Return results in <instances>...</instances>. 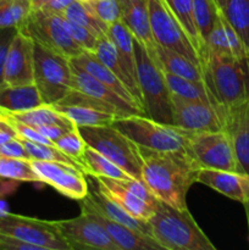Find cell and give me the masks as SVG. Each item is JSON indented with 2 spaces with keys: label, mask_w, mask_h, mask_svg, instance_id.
Here are the masks:
<instances>
[{
  "label": "cell",
  "mask_w": 249,
  "mask_h": 250,
  "mask_svg": "<svg viewBox=\"0 0 249 250\" xmlns=\"http://www.w3.org/2000/svg\"><path fill=\"white\" fill-rule=\"evenodd\" d=\"M121 21L136 41L143 44L148 53L155 58L156 43L149 21L148 0H120Z\"/></svg>",
  "instance_id": "22"
},
{
  "label": "cell",
  "mask_w": 249,
  "mask_h": 250,
  "mask_svg": "<svg viewBox=\"0 0 249 250\" xmlns=\"http://www.w3.org/2000/svg\"><path fill=\"white\" fill-rule=\"evenodd\" d=\"M197 182L242 204L249 202V173L202 167L198 171Z\"/></svg>",
  "instance_id": "19"
},
{
  "label": "cell",
  "mask_w": 249,
  "mask_h": 250,
  "mask_svg": "<svg viewBox=\"0 0 249 250\" xmlns=\"http://www.w3.org/2000/svg\"><path fill=\"white\" fill-rule=\"evenodd\" d=\"M87 146L116 164L132 178L143 182L141 149L112 125L77 127Z\"/></svg>",
  "instance_id": "6"
},
{
  "label": "cell",
  "mask_w": 249,
  "mask_h": 250,
  "mask_svg": "<svg viewBox=\"0 0 249 250\" xmlns=\"http://www.w3.org/2000/svg\"><path fill=\"white\" fill-rule=\"evenodd\" d=\"M225 129L231 136L239 171L249 173V102L227 111Z\"/></svg>",
  "instance_id": "24"
},
{
  "label": "cell",
  "mask_w": 249,
  "mask_h": 250,
  "mask_svg": "<svg viewBox=\"0 0 249 250\" xmlns=\"http://www.w3.org/2000/svg\"><path fill=\"white\" fill-rule=\"evenodd\" d=\"M31 164L42 183L53 187L60 194L70 199L82 200L89 193L84 171L81 168L63 163L36 159H31Z\"/></svg>",
  "instance_id": "15"
},
{
  "label": "cell",
  "mask_w": 249,
  "mask_h": 250,
  "mask_svg": "<svg viewBox=\"0 0 249 250\" xmlns=\"http://www.w3.org/2000/svg\"><path fill=\"white\" fill-rule=\"evenodd\" d=\"M33 66L34 85L43 104H55L73 89L70 59L34 43Z\"/></svg>",
  "instance_id": "7"
},
{
  "label": "cell",
  "mask_w": 249,
  "mask_h": 250,
  "mask_svg": "<svg viewBox=\"0 0 249 250\" xmlns=\"http://www.w3.org/2000/svg\"><path fill=\"white\" fill-rule=\"evenodd\" d=\"M215 2H216L217 7H219V9L222 11V9H224V5H225V2H226V0H215Z\"/></svg>",
  "instance_id": "51"
},
{
  "label": "cell",
  "mask_w": 249,
  "mask_h": 250,
  "mask_svg": "<svg viewBox=\"0 0 249 250\" xmlns=\"http://www.w3.org/2000/svg\"><path fill=\"white\" fill-rule=\"evenodd\" d=\"M220 11L221 10L217 7L215 0H193V14L203 46L208 34L216 22Z\"/></svg>",
  "instance_id": "38"
},
{
  "label": "cell",
  "mask_w": 249,
  "mask_h": 250,
  "mask_svg": "<svg viewBox=\"0 0 249 250\" xmlns=\"http://www.w3.org/2000/svg\"><path fill=\"white\" fill-rule=\"evenodd\" d=\"M0 155L9 156V158H20V159H31L27 154L26 148L22 144L20 137L10 139L6 143L0 146Z\"/></svg>",
  "instance_id": "45"
},
{
  "label": "cell",
  "mask_w": 249,
  "mask_h": 250,
  "mask_svg": "<svg viewBox=\"0 0 249 250\" xmlns=\"http://www.w3.org/2000/svg\"><path fill=\"white\" fill-rule=\"evenodd\" d=\"M165 77L168 85V89H170L171 94L172 95L186 98V99L204 100V102L211 103L215 106H217L216 103L212 99L211 94H210L209 89H208V87L205 85L204 81L187 80V78L180 77V76L172 75V73L168 72H165ZM222 111H224V110H222ZM225 114H226V112H225Z\"/></svg>",
  "instance_id": "31"
},
{
  "label": "cell",
  "mask_w": 249,
  "mask_h": 250,
  "mask_svg": "<svg viewBox=\"0 0 249 250\" xmlns=\"http://www.w3.org/2000/svg\"><path fill=\"white\" fill-rule=\"evenodd\" d=\"M71 70H72L73 88L105 103V104L111 105L112 107L116 109L119 117L128 116V115L133 114H143L138 107L120 97L114 90L103 84L97 78L90 76L87 71L83 70L73 61H71Z\"/></svg>",
  "instance_id": "20"
},
{
  "label": "cell",
  "mask_w": 249,
  "mask_h": 250,
  "mask_svg": "<svg viewBox=\"0 0 249 250\" xmlns=\"http://www.w3.org/2000/svg\"><path fill=\"white\" fill-rule=\"evenodd\" d=\"M63 23H65L71 38H72L83 50L94 53L99 38H97L92 32H89L87 28L81 26V24L76 23V22L73 21H70V20L65 19V17H63Z\"/></svg>",
  "instance_id": "42"
},
{
  "label": "cell",
  "mask_w": 249,
  "mask_h": 250,
  "mask_svg": "<svg viewBox=\"0 0 249 250\" xmlns=\"http://www.w3.org/2000/svg\"><path fill=\"white\" fill-rule=\"evenodd\" d=\"M54 144H55L56 148L60 149L62 153H65L68 158L75 160L83 168V155H84V149L87 146V143L81 136L77 127L63 133L60 138L54 142Z\"/></svg>",
  "instance_id": "40"
},
{
  "label": "cell",
  "mask_w": 249,
  "mask_h": 250,
  "mask_svg": "<svg viewBox=\"0 0 249 250\" xmlns=\"http://www.w3.org/2000/svg\"><path fill=\"white\" fill-rule=\"evenodd\" d=\"M141 149L143 182L161 203L178 210L187 208V193L197 182L200 165L187 150Z\"/></svg>",
  "instance_id": "1"
},
{
  "label": "cell",
  "mask_w": 249,
  "mask_h": 250,
  "mask_svg": "<svg viewBox=\"0 0 249 250\" xmlns=\"http://www.w3.org/2000/svg\"><path fill=\"white\" fill-rule=\"evenodd\" d=\"M19 29L27 34L33 43L70 60L84 51L71 38L63 23L62 15L53 14L42 9L33 10Z\"/></svg>",
  "instance_id": "8"
},
{
  "label": "cell",
  "mask_w": 249,
  "mask_h": 250,
  "mask_svg": "<svg viewBox=\"0 0 249 250\" xmlns=\"http://www.w3.org/2000/svg\"><path fill=\"white\" fill-rule=\"evenodd\" d=\"M200 62L205 85L220 109L227 114L249 102V56L233 58L205 51Z\"/></svg>",
  "instance_id": "2"
},
{
  "label": "cell",
  "mask_w": 249,
  "mask_h": 250,
  "mask_svg": "<svg viewBox=\"0 0 249 250\" xmlns=\"http://www.w3.org/2000/svg\"><path fill=\"white\" fill-rule=\"evenodd\" d=\"M46 1H48V0H31L32 9H33V10L42 9V7H43V5L45 4Z\"/></svg>",
  "instance_id": "50"
},
{
  "label": "cell",
  "mask_w": 249,
  "mask_h": 250,
  "mask_svg": "<svg viewBox=\"0 0 249 250\" xmlns=\"http://www.w3.org/2000/svg\"><path fill=\"white\" fill-rule=\"evenodd\" d=\"M148 11L151 34L155 43L182 54L202 67L199 53L164 0H148Z\"/></svg>",
  "instance_id": "10"
},
{
  "label": "cell",
  "mask_w": 249,
  "mask_h": 250,
  "mask_svg": "<svg viewBox=\"0 0 249 250\" xmlns=\"http://www.w3.org/2000/svg\"><path fill=\"white\" fill-rule=\"evenodd\" d=\"M0 250H44L43 248L27 242L20 241L14 237L0 234Z\"/></svg>",
  "instance_id": "46"
},
{
  "label": "cell",
  "mask_w": 249,
  "mask_h": 250,
  "mask_svg": "<svg viewBox=\"0 0 249 250\" xmlns=\"http://www.w3.org/2000/svg\"><path fill=\"white\" fill-rule=\"evenodd\" d=\"M94 178L97 182L95 185L103 193H105L110 199L120 205L127 214L136 217L137 220L149 221L155 212L158 204H151L134 194L131 188L128 187V183H127L128 180H117V178L110 177Z\"/></svg>",
  "instance_id": "17"
},
{
  "label": "cell",
  "mask_w": 249,
  "mask_h": 250,
  "mask_svg": "<svg viewBox=\"0 0 249 250\" xmlns=\"http://www.w3.org/2000/svg\"><path fill=\"white\" fill-rule=\"evenodd\" d=\"M17 28H4L0 29V84L4 82V72H5V63H6L7 51H9L10 44H11L12 38Z\"/></svg>",
  "instance_id": "44"
},
{
  "label": "cell",
  "mask_w": 249,
  "mask_h": 250,
  "mask_svg": "<svg viewBox=\"0 0 249 250\" xmlns=\"http://www.w3.org/2000/svg\"><path fill=\"white\" fill-rule=\"evenodd\" d=\"M151 237L165 250H216L189 210L159 202L149 220Z\"/></svg>",
  "instance_id": "3"
},
{
  "label": "cell",
  "mask_w": 249,
  "mask_h": 250,
  "mask_svg": "<svg viewBox=\"0 0 249 250\" xmlns=\"http://www.w3.org/2000/svg\"><path fill=\"white\" fill-rule=\"evenodd\" d=\"M164 2L187 32L199 55H202L204 46H203L197 24H195L194 14H193V0H164Z\"/></svg>",
  "instance_id": "33"
},
{
  "label": "cell",
  "mask_w": 249,
  "mask_h": 250,
  "mask_svg": "<svg viewBox=\"0 0 249 250\" xmlns=\"http://www.w3.org/2000/svg\"><path fill=\"white\" fill-rule=\"evenodd\" d=\"M107 36L115 44L117 54H119L120 61L124 67V73L131 84L132 95L139 106L143 110V102H142L141 90H139L138 80H137V62H136V53H134V37L128 31L126 26L122 23V21L115 22L110 24L109 33ZM144 112V111H143Z\"/></svg>",
  "instance_id": "23"
},
{
  "label": "cell",
  "mask_w": 249,
  "mask_h": 250,
  "mask_svg": "<svg viewBox=\"0 0 249 250\" xmlns=\"http://www.w3.org/2000/svg\"><path fill=\"white\" fill-rule=\"evenodd\" d=\"M205 51H210L217 55L233 56V58L249 56V49L247 48L243 39L239 37L236 29L227 21L222 11H220L214 27L205 39L202 55Z\"/></svg>",
  "instance_id": "21"
},
{
  "label": "cell",
  "mask_w": 249,
  "mask_h": 250,
  "mask_svg": "<svg viewBox=\"0 0 249 250\" xmlns=\"http://www.w3.org/2000/svg\"><path fill=\"white\" fill-rule=\"evenodd\" d=\"M76 0H48L45 4L43 5L42 10H45L48 12H53V14L62 15L65 10L72 4Z\"/></svg>",
  "instance_id": "48"
},
{
  "label": "cell",
  "mask_w": 249,
  "mask_h": 250,
  "mask_svg": "<svg viewBox=\"0 0 249 250\" xmlns=\"http://www.w3.org/2000/svg\"><path fill=\"white\" fill-rule=\"evenodd\" d=\"M134 53L144 115L161 124L172 125V94L166 82L165 71L158 59L151 56L145 46L136 39Z\"/></svg>",
  "instance_id": "4"
},
{
  "label": "cell",
  "mask_w": 249,
  "mask_h": 250,
  "mask_svg": "<svg viewBox=\"0 0 249 250\" xmlns=\"http://www.w3.org/2000/svg\"><path fill=\"white\" fill-rule=\"evenodd\" d=\"M6 119H7V121H9V124L12 126V128L17 132L19 137H21V138L28 139V141H32V142H37V143L55 146V144H54V142H51L50 139H48L46 137H44L43 134L39 133V132L37 131L34 127H31V126H28V125L22 124V122L16 121V120L9 119V117H6Z\"/></svg>",
  "instance_id": "43"
},
{
  "label": "cell",
  "mask_w": 249,
  "mask_h": 250,
  "mask_svg": "<svg viewBox=\"0 0 249 250\" xmlns=\"http://www.w3.org/2000/svg\"><path fill=\"white\" fill-rule=\"evenodd\" d=\"M15 137H19V134H17V132L12 128V126L7 121V124L2 128H0V146H2L7 141L15 138Z\"/></svg>",
  "instance_id": "49"
},
{
  "label": "cell",
  "mask_w": 249,
  "mask_h": 250,
  "mask_svg": "<svg viewBox=\"0 0 249 250\" xmlns=\"http://www.w3.org/2000/svg\"><path fill=\"white\" fill-rule=\"evenodd\" d=\"M84 199L90 205H93L98 211H100L103 215L109 217L112 221L119 222V224L124 225L127 227H131V229H136V231H139L142 233H145L151 237L150 226H149L148 221H141V220H137L136 217L127 214L120 205H117L114 200L110 199L98 187L89 190V193L87 194V197H84Z\"/></svg>",
  "instance_id": "27"
},
{
  "label": "cell",
  "mask_w": 249,
  "mask_h": 250,
  "mask_svg": "<svg viewBox=\"0 0 249 250\" xmlns=\"http://www.w3.org/2000/svg\"><path fill=\"white\" fill-rule=\"evenodd\" d=\"M81 210L82 211L77 217L51 221L71 247V250H119L97 217L84 208H81Z\"/></svg>",
  "instance_id": "12"
},
{
  "label": "cell",
  "mask_w": 249,
  "mask_h": 250,
  "mask_svg": "<svg viewBox=\"0 0 249 250\" xmlns=\"http://www.w3.org/2000/svg\"><path fill=\"white\" fill-rule=\"evenodd\" d=\"M0 234L38 246L44 250H71L51 221L0 211Z\"/></svg>",
  "instance_id": "11"
},
{
  "label": "cell",
  "mask_w": 249,
  "mask_h": 250,
  "mask_svg": "<svg viewBox=\"0 0 249 250\" xmlns=\"http://www.w3.org/2000/svg\"><path fill=\"white\" fill-rule=\"evenodd\" d=\"M173 126L192 132L220 131L226 127L227 115L211 103L172 95Z\"/></svg>",
  "instance_id": "14"
},
{
  "label": "cell",
  "mask_w": 249,
  "mask_h": 250,
  "mask_svg": "<svg viewBox=\"0 0 249 250\" xmlns=\"http://www.w3.org/2000/svg\"><path fill=\"white\" fill-rule=\"evenodd\" d=\"M81 1H88V0H81Z\"/></svg>",
  "instance_id": "53"
},
{
  "label": "cell",
  "mask_w": 249,
  "mask_h": 250,
  "mask_svg": "<svg viewBox=\"0 0 249 250\" xmlns=\"http://www.w3.org/2000/svg\"><path fill=\"white\" fill-rule=\"evenodd\" d=\"M155 58L158 59L159 63L165 72L172 73V75L180 76L187 80L204 81L202 67L177 51L156 44Z\"/></svg>",
  "instance_id": "28"
},
{
  "label": "cell",
  "mask_w": 249,
  "mask_h": 250,
  "mask_svg": "<svg viewBox=\"0 0 249 250\" xmlns=\"http://www.w3.org/2000/svg\"><path fill=\"white\" fill-rule=\"evenodd\" d=\"M0 177L19 182H41V178L33 170L31 159L9 158L0 155Z\"/></svg>",
  "instance_id": "34"
},
{
  "label": "cell",
  "mask_w": 249,
  "mask_h": 250,
  "mask_svg": "<svg viewBox=\"0 0 249 250\" xmlns=\"http://www.w3.org/2000/svg\"><path fill=\"white\" fill-rule=\"evenodd\" d=\"M21 138V137H20ZM22 144L26 148L27 154L31 159H36V160H45V161H56V163H63L67 164V165L76 166V167L81 168L80 165L76 163L75 160H72L71 158H68L65 153L60 150L59 148H56L55 146H50V144H43V143H37V142L28 141V139L21 138Z\"/></svg>",
  "instance_id": "39"
},
{
  "label": "cell",
  "mask_w": 249,
  "mask_h": 250,
  "mask_svg": "<svg viewBox=\"0 0 249 250\" xmlns=\"http://www.w3.org/2000/svg\"><path fill=\"white\" fill-rule=\"evenodd\" d=\"M112 126L143 148L159 151L187 150L190 131L173 125L161 124L144 114L116 117Z\"/></svg>",
  "instance_id": "5"
},
{
  "label": "cell",
  "mask_w": 249,
  "mask_h": 250,
  "mask_svg": "<svg viewBox=\"0 0 249 250\" xmlns=\"http://www.w3.org/2000/svg\"><path fill=\"white\" fill-rule=\"evenodd\" d=\"M83 170L84 173L92 177H110L117 180H129L132 178L127 172H124L120 166L105 158L103 154L87 146L83 155ZM134 180V178H133Z\"/></svg>",
  "instance_id": "30"
},
{
  "label": "cell",
  "mask_w": 249,
  "mask_h": 250,
  "mask_svg": "<svg viewBox=\"0 0 249 250\" xmlns=\"http://www.w3.org/2000/svg\"><path fill=\"white\" fill-rule=\"evenodd\" d=\"M43 105L41 94L34 84H0V112L4 115L26 111Z\"/></svg>",
  "instance_id": "26"
},
{
  "label": "cell",
  "mask_w": 249,
  "mask_h": 250,
  "mask_svg": "<svg viewBox=\"0 0 249 250\" xmlns=\"http://www.w3.org/2000/svg\"><path fill=\"white\" fill-rule=\"evenodd\" d=\"M33 41L17 29L7 51L4 82L10 85L34 84Z\"/></svg>",
  "instance_id": "16"
},
{
  "label": "cell",
  "mask_w": 249,
  "mask_h": 250,
  "mask_svg": "<svg viewBox=\"0 0 249 250\" xmlns=\"http://www.w3.org/2000/svg\"><path fill=\"white\" fill-rule=\"evenodd\" d=\"M51 106L65 115L76 127L106 126L119 117L116 109L81 90L71 89L60 102Z\"/></svg>",
  "instance_id": "13"
},
{
  "label": "cell",
  "mask_w": 249,
  "mask_h": 250,
  "mask_svg": "<svg viewBox=\"0 0 249 250\" xmlns=\"http://www.w3.org/2000/svg\"><path fill=\"white\" fill-rule=\"evenodd\" d=\"M71 61H73L75 63H77L80 67H82L83 70L87 71L90 76H93L94 78H97L99 82H102L103 84H105L106 87H109L110 89L114 90L116 94H119L120 97L124 98V100H127L128 103H131L132 105L138 107L142 112V107L139 106V104L137 103V100L134 99L133 95L131 94V92L128 90V88L122 83L121 80L116 77L99 59L97 58L94 53H90V51H83L82 54H80L76 58L71 59ZM144 114V112H143Z\"/></svg>",
  "instance_id": "25"
},
{
  "label": "cell",
  "mask_w": 249,
  "mask_h": 250,
  "mask_svg": "<svg viewBox=\"0 0 249 250\" xmlns=\"http://www.w3.org/2000/svg\"><path fill=\"white\" fill-rule=\"evenodd\" d=\"M36 129L39 132V133L43 134L44 137L50 139L51 142H55L56 139L60 138L63 133L70 131V129L65 128V127L59 126V125H45V126L37 127Z\"/></svg>",
  "instance_id": "47"
},
{
  "label": "cell",
  "mask_w": 249,
  "mask_h": 250,
  "mask_svg": "<svg viewBox=\"0 0 249 250\" xmlns=\"http://www.w3.org/2000/svg\"><path fill=\"white\" fill-rule=\"evenodd\" d=\"M5 116L22 122L24 125H28L34 128L39 126H45V125H59V126H62L67 129H72L76 127L65 115L54 109L51 105L46 104L37 106L34 109L26 110V111L6 114Z\"/></svg>",
  "instance_id": "29"
},
{
  "label": "cell",
  "mask_w": 249,
  "mask_h": 250,
  "mask_svg": "<svg viewBox=\"0 0 249 250\" xmlns=\"http://www.w3.org/2000/svg\"><path fill=\"white\" fill-rule=\"evenodd\" d=\"M187 151L200 167L224 171H239L231 136L226 129L189 132Z\"/></svg>",
  "instance_id": "9"
},
{
  "label": "cell",
  "mask_w": 249,
  "mask_h": 250,
  "mask_svg": "<svg viewBox=\"0 0 249 250\" xmlns=\"http://www.w3.org/2000/svg\"><path fill=\"white\" fill-rule=\"evenodd\" d=\"M87 6L106 24L121 21V5L120 0H88Z\"/></svg>",
  "instance_id": "41"
},
{
  "label": "cell",
  "mask_w": 249,
  "mask_h": 250,
  "mask_svg": "<svg viewBox=\"0 0 249 250\" xmlns=\"http://www.w3.org/2000/svg\"><path fill=\"white\" fill-rule=\"evenodd\" d=\"M65 19L70 20V21L76 22V23L81 24L82 27L87 28L88 31L92 32L97 38H103V37L107 36L109 33V24L105 23L104 21L99 19L89 7L87 6L84 1L81 0H76L73 1L65 12L62 14Z\"/></svg>",
  "instance_id": "32"
},
{
  "label": "cell",
  "mask_w": 249,
  "mask_h": 250,
  "mask_svg": "<svg viewBox=\"0 0 249 250\" xmlns=\"http://www.w3.org/2000/svg\"><path fill=\"white\" fill-rule=\"evenodd\" d=\"M32 11L31 0H0V29H19Z\"/></svg>",
  "instance_id": "35"
},
{
  "label": "cell",
  "mask_w": 249,
  "mask_h": 250,
  "mask_svg": "<svg viewBox=\"0 0 249 250\" xmlns=\"http://www.w3.org/2000/svg\"><path fill=\"white\" fill-rule=\"evenodd\" d=\"M81 202V208H84L92 212L98 221L104 226L112 242L117 246L119 250H164L163 247L153 238L145 233L136 231V229L127 227L124 225L115 222L98 211L93 205H90L83 198Z\"/></svg>",
  "instance_id": "18"
},
{
  "label": "cell",
  "mask_w": 249,
  "mask_h": 250,
  "mask_svg": "<svg viewBox=\"0 0 249 250\" xmlns=\"http://www.w3.org/2000/svg\"><path fill=\"white\" fill-rule=\"evenodd\" d=\"M94 54L97 55V58L99 59V60L102 61V62L104 63V65L106 66L117 78H119V80L122 81V83L128 88V90L132 94L129 81L128 78H127L126 73H124V67H122L119 54H117L116 48H115V44L112 43V41L110 39L109 36L99 38Z\"/></svg>",
  "instance_id": "37"
},
{
  "label": "cell",
  "mask_w": 249,
  "mask_h": 250,
  "mask_svg": "<svg viewBox=\"0 0 249 250\" xmlns=\"http://www.w3.org/2000/svg\"><path fill=\"white\" fill-rule=\"evenodd\" d=\"M222 14L249 49V0H226Z\"/></svg>",
  "instance_id": "36"
},
{
  "label": "cell",
  "mask_w": 249,
  "mask_h": 250,
  "mask_svg": "<svg viewBox=\"0 0 249 250\" xmlns=\"http://www.w3.org/2000/svg\"><path fill=\"white\" fill-rule=\"evenodd\" d=\"M0 117H5V115H4V114H1V112H0Z\"/></svg>",
  "instance_id": "52"
}]
</instances>
